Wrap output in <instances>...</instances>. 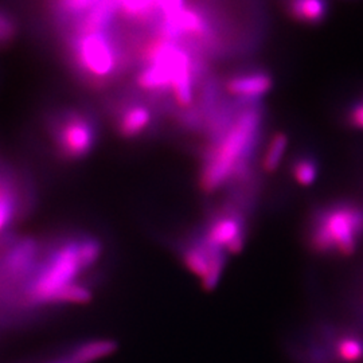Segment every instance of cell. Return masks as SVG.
Masks as SVG:
<instances>
[{
	"mask_svg": "<svg viewBox=\"0 0 363 363\" xmlns=\"http://www.w3.org/2000/svg\"><path fill=\"white\" fill-rule=\"evenodd\" d=\"M262 130V108L259 103H242L233 120L218 138L211 140L199 169V186L214 194L238 187L242 194L252 177V160Z\"/></svg>",
	"mask_w": 363,
	"mask_h": 363,
	"instance_id": "cell-1",
	"label": "cell"
},
{
	"mask_svg": "<svg viewBox=\"0 0 363 363\" xmlns=\"http://www.w3.org/2000/svg\"><path fill=\"white\" fill-rule=\"evenodd\" d=\"M103 256V244L91 235L73 237L54 249L48 261L27 288L34 304H54L57 296L69 286L82 283L84 273L91 271Z\"/></svg>",
	"mask_w": 363,
	"mask_h": 363,
	"instance_id": "cell-2",
	"label": "cell"
},
{
	"mask_svg": "<svg viewBox=\"0 0 363 363\" xmlns=\"http://www.w3.org/2000/svg\"><path fill=\"white\" fill-rule=\"evenodd\" d=\"M363 237V205L337 201L315 208L306 226L307 247L319 256L349 257Z\"/></svg>",
	"mask_w": 363,
	"mask_h": 363,
	"instance_id": "cell-3",
	"label": "cell"
},
{
	"mask_svg": "<svg viewBox=\"0 0 363 363\" xmlns=\"http://www.w3.org/2000/svg\"><path fill=\"white\" fill-rule=\"evenodd\" d=\"M67 48L78 74L94 85H103L115 77L123 58L111 30L70 33Z\"/></svg>",
	"mask_w": 363,
	"mask_h": 363,
	"instance_id": "cell-4",
	"label": "cell"
},
{
	"mask_svg": "<svg viewBox=\"0 0 363 363\" xmlns=\"http://www.w3.org/2000/svg\"><path fill=\"white\" fill-rule=\"evenodd\" d=\"M50 130L57 154L67 162L86 157L97 143V125L91 115L81 111L61 112L54 117Z\"/></svg>",
	"mask_w": 363,
	"mask_h": 363,
	"instance_id": "cell-5",
	"label": "cell"
},
{
	"mask_svg": "<svg viewBox=\"0 0 363 363\" xmlns=\"http://www.w3.org/2000/svg\"><path fill=\"white\" fill-rule=\"evenodd\" d=\"M223 88L241 103H259L272 89L273 77L264 69H249L230 76Z\"/></svg>",
	"mask_w": 363,
	"mask_h": 363,
	"instance_id": "cell-6",
	"label": "cell"
},
{
	"mask_svg": "<svg viewBox=\"0 0 363 363\" xmlns=\"http://www.w3.org/2000/svg\"><path fill=\"white\" fill-rule=\"evenodd\" d=\"M152 123V112L142 101L124 105L116 117V130L124 139H135L143 135Z\"/></svg>",
	"mask_w": 363,
	"mask_h": 363,
	"instance_id": "cell-7",
	"label": "cell"
},
{
	"mask_svg": "<svg viewBox=\"0 0 363 363\" xmlns=\"http://www.w3.org/2000/svg\"><path fill=\"white\" fill-rule=\"evenodd\" d=\"M328 0H289L288 13L301 25L316 26L328 16Z\"/></svg>",
	"mask_w": 363,
	"mask_h": 363,
	"instance_id": "cell-8",
	"label": "cell"
},
{
	"mask_svg": "<svg viewBox=\"0 0 363 363\" xmlns=\"http://www.w3.org/2000/svg\"><path fill=\"white\" fill-rule=\"evenodd\" d=\"M38 245L33 240L19 241L6 259V269L13 276H25L35 264Z\"/></svg>",
	"mask_w": 363,
	"mask_h": 363,
	"instance_id": "cell-9",
	"label": "cell"
},
{
	"mask_svg": "<svg viewBox=\"0 0 363 363\" xmlns=\"http://www.w3.org/2000/svg\"><path fill=\"white\" fill-rule=\"evenodd\" d=\"M115 343L108 339H94L79 345L67 355L72 363H94L115 351Z\"/></svg>",
	"mask_w": 363,
	"mask_h": 363,
	"instance_id": "cell-10",
	"label": "cell"
},
{
	"mask_svg": "<svg viewBox=\"0 0 363 363\" xmlns=\"http://www.w3.org/2000/svg\"><path fill=\"white\" fill-rule=\"evenodd\" d=\"M333 352L339 363H362L363 340L351 334L337 335L333 340Z\"/></svg>",
	"mask_w": 363,
	"mask_h": 363,
	"instance_id": "cell-11",
	"label": "cell"
},
{
	"mask_svg": "<svg viewBox=\"0 0 363 363\" xmlns=\"http://www.w3.org/2000/svg\"><path fill=\"white\" fill-rule=\"evenodd\" d=\"M291 175L300 186L313 184L319 175V163L316 157L307 154L296 156L291 164Z\"/></svg>",
	"mask_w": 363,
	"mask_h": 363,
	"instance_id": "cell-12",
	"label": "cell"
},
{
	"mask_svg": "<svg viewBox=\"0 0 363 363\" xmlns=\"http://www.w3.org/2000/svg\"><path fill=\"white\" fill-rule=\"evenodd\" d=\"M286 145H288V138L286 133L277 132L274 133L271 140L268 142V145L265 148V152L262 156V169L268 174L273 172L274 169L280 166L284 154H286Z\"/></svg>",
	"mask_w": 363,
	"mask_h": 363,
	"instance_id": "cell-13",
	"label": "cell"
},
{
	"mask_svg": "<svg viewBox=\"0 0 363 363\" xmlns=\"http://www.w3.org/2000/svg\"><path fill=\"white\" fill-rule=\"evenodd\" d=\"M16 213V196L11 182L0 177V233L10 226Z\"/></svg>",
	"mask_w": 363,
	"mask_h": 363,
	"instance_id": "cell-14",
	"label": "cell"
},
{
	"mask_svg": "<svg viewBox=\"0 0 363 363\" xmlns=\"http://www.w3.org/2000/svg\"><path fill=\"white\" fill-rule=\"evenodd\" d=\"M16 37V22L13 15L0 9V48L9 46Z\"/></svg>",
	"mask_w": 363,
	"mask_h": 363,
	"instance_id": "cell-15",
	"label": "cell"
},
{
	"mask_svg": "<svg viewBox=\"0 0 363 363\" xmlns=\"http://www.w3.org/2000/svg\"><path fill=\"white\" fill-rule=\"evenodd\" d=\"M345 121L351 130H363V94L354 100L345 113Z\"/></svg>",
	"mask_w": 363,
	"mask_h": 363,
	"instance_id": "cell-16",
	"label": "cell"
}]
</instances>
